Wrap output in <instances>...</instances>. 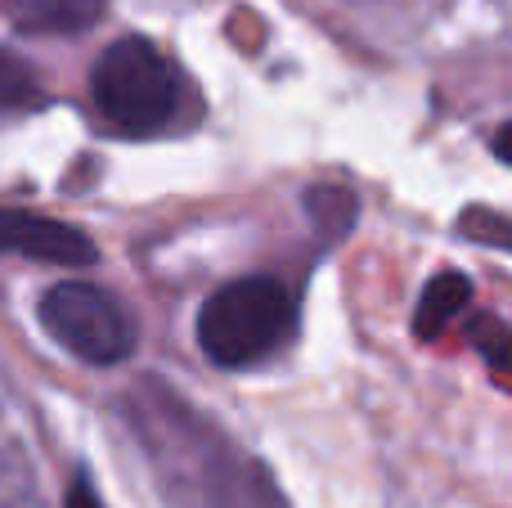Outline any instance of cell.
<instances>
[{
	"mask_svg": "<svg viewBox=\"0 0 512 508\" xmlns=\"http://www.w3.org/2000/svg\"><path fill=\"white\" fill-rule=\"evenodd\" d=\"M32 104H41L36 72L9 50H0V108H32Z\"/></svg>",
	"mask_w": 512,
	"mask_h": 508,
	"instance_id": "10",
	"label": "cell"
},
{
	"mask_svg": "<svg viewBox=\"0 0 512 508\" xmlns=\"http://www.w3.org/2000/svg\"><path fill=\"white\" fill-rule=\"evenodd\" d=\"M297 333V297L270 275H248L207 297L198 315V347L221 369H248L288 347Z\"/></svg>",
	"mask_w": 512,
	"mask_h": 508,
	"instance_id": "2",
	"label": "cell"
},
{
	"mask_svg": "<svg viewBox=\"0 0 512 508\" xmlns=\"http://www.w3.org/2000/svg\"><path fill=\"white\" fill-rule=\"evenodd\" d=\"M459 234L486 248L512 252V212H495V207H468L459 216Z\"/></svg>",
	"mask_w": 512,
	"mask_h": 508,
	"instance_id": "9",
	"label": "cell"
},
{
	"mask_svg": "<svg viewBox=\"0 0 512 508\" xmlns=\"http://www.w3.org/2000/svg\"><path fill=\"white\" fill-rule=\"evenodd\" d=\"M468 306H472V279L463 270H441L414 306V333L423 342L441 338V333H450L468 315Z\"/></svg>",
	"mask_w": 512,
	"mask_h": 508,
	"instance_id": "7",
	"label": "cell"
},
{
	"mask_svg": "<svg viewBox=\"0 0 512 508\" xmlns=\"http://www.w3.org/2000/svg\"><path fill=\"white\" fill-rule=\"evenodd\" d=\"M41 329L86 365H122L135 351V324L113 293L95 284H54L36 306Z\"/></svg>",
	"mask_w": 512,
	"mask_h": 508,
	"instance_id": "4",
	"label": "cell"
},
{
	"mask_svg": "<svg viewBox=\"0 0 512 508\" xmlns=\"http://www.w3.org/2000/svg\"><path fill=\"white\" fill-rule=\"evenodd\" d=\"M63 508H104V504H99V495L90 491L86 477H77V482L68 486V495H63Z\"/></svg>",
	"mask_w": 512,
	"mask_h": 508,
	"instance_id": "11",
	"label": "cell"
},
{
	"mask_svg": "<svg viewBox=\"0 0 512 508\" xmlns=\"http://www.w3.org/2000/svg\"><path fill=\"white\" fill-rule=\"evenodd\" d=\"M468 338L472 347L486 356L490 369H499V374H512V324H504L499 315H472L468 320Z\"/></svg>",
	"mask_w": 512,
	"mask_h": 508,
	"instance_id": "8",
	"label": "cell"
},
{
	"mask_svg": "<svg viewBox=\"0 0 512 508\" xmlns=\"http://www.w3.org/2000/svg\"><path fill=\"white\" fill-rule=\"evenodd\" d=\"M126 419L176 508H283L270 473L158 378L131 387Z\"/></svg>",
	"mask_w": 512,
	"mask_h": 508,
	"instance_id": "1",
	"label": "cell"
},
{
	"mask_svg": "<svg viewBox=\"0 0 512 508\" xmlns=\"http://www.w3.org/2000/svg\"><path fill=\"white\" fill-rule=\"evenodd\" d=\"M95 113L122 135H158L176 122L180 77L149 36H122L95 63L90 77Z\"/></svg>",
	"mask_w": 512,
	"mask_h": 508,
	"instance_id": "3",
	"label": "cell"
},
{
	"mask_svg": "<svg viewBox=\"0 0 512 508\" xmlns=\"http://www.w3.org/2000/svg\"><path fill=\"white\" fill-rule=\"evenodd\" d=\"M5 252L45 261V266H90L99 257L95 243L77 225H63L54 216L36 212H14V207H0V257Z\"/></svg>",
	"mask_w": 512,
	"mask_h": 508,
	"instance_id": "5",
	"label": "cell"
},
{
	"mask_svg": "<svg viewBox=\"0 0 512 508\" xmlns=\"http://www.w3.org/2000/svg\"><path fill=\"white\" fill-rule=\"evenodd\" d=\"M104 0H5V18L23 36H77L99 23Z\"/></svg>",
	"mask_w": 512,
	"mask_h": 508,
	"instance_id": "6",
	"label": "cell"
},
{
	"mask_svg": "<svg viewBox=\"0 0 512 508\" xmlns=\"http://www.w3.org/2000/svg\"><path fill=\"white\" fill-rule=\"evenodd\" d=\"M490 149H495V158H499V162H508V167H512V122L499 126L495 140H490Z\"/></svg>",
	"mask_w": 512,
	"mask_h": 508,
	"instance_id": "12",
	"label": "cell"
}]
</instances>
